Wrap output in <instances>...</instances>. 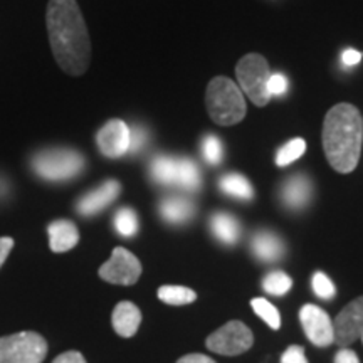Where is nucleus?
<instances>
[{
	"mask_svg": "<svg viewBox=\"0 0 363 363\" xmlns=\"http://www.w3.org/2000/svg\"><path fill=\"white\" fill-rule=\"evenodd\" d=\"M111 323L120 337L131 338L138 331L140 323H142V311L133 303L121 301L118 303L115 311H113Z\"/></svg>",
	"mask_w": 363,
	"mask_h": 363,
	"instance_id": "obj_15",
	"label": "nucleus"
},
{
	"mask_svg": "<svg viewBox=\"0 0 363 363\" xmlns=\"http://www.w3.org/2000/svg\"><path fill=\"white\" fill-rule=\"evenodd\" d=\"M48 355V342L34 331L0 338V363H43Z\"/></svg>",
	"mask_w": 363,
	"mask_h": 363,
	"instance_id": "obj_7",
	"label": "nucleus"
},
{
	"mask_svg": "<svg viewBox=\"0 0 363 363\" xmlns=\"http://www.w3.org/2000/svg\"><path fill=\"white\" fill-rule=\"evenodd\" d=\"M360 61H362V52L355 51V49H347V51L342 54V62L348 67L357 66Z\"/></svg>",
	"mask_w": 363,
	"mask_h": 363,
	"instance_id": "obj_32",
	"label": "nucleus"
},
{
	"mask_svg": "<svg viewBox=\"0 0 363 363\" xmlns=\"http://www.w3.org/2000/svg\"><path fill=\"white\" fill-rule=\"evenodd\" d=\"M177 363H216V360L207 355H201V353H192V355L182 357Z\"/></svg>",
	"mask_w": 363,
	"mask_h": 363,
	"instance_id": "obj_35",
	"label": "nucleus"
},
{
	"mask_svg": "<svg viewBox=\"0 0 363 363\" xmlns=\"http://www.w3.org/2000/svg\"><path fill=\"white\" fill-rule=\"evenodd\" d=\"M160 216L169 224H185L195 216V206L185 197L163 199L160 203Z\"/></svg>",
	"mask_w": 363,
	"mask_h": 363,
	"instance_id": "obj_18",
	"label": "nucleus"
},
{
	"mask_svg": "<svg viewBox=\"0 0 363 363\" xmlns=\"http://www.w3.org/2000/svg\"><path fill=\"white\" fill-rule=\"evenodd\" d=\"M99 152L108 158H120L130 150V126L123 120H110L96 133Z\"/></svg>",
	"mask_w": 363,
	"mask_h": 363,
	"instance_id": "obj_12",
	"label": "nucleus"
},
{
	"mask_svg": "<svg viewBox=\"0 0 363 363\" xmlns=\"http://www.w3.org/2000/svg\"><path fill=\"white\" fill-rule=\"evenodd\" d=\"M299 320H301L303 330H305L308 340L313 345L325 348L335 343L333 321H331L328 313L321 310L320 306L305 305L299 311Z\"/></svg>",
	"mask_w": 363,
	"mask_h": 363,
	"instance_id": "obj_10",
	"label": "nucleus"
},
{
	"mask_svg": "<svg viewBox=\"0 0 363 363\" xmlns=\"http://www.w3.org/2000/svg\"><path fill=\"white\" fill-rule=\"evenodd\" d=\"M335 363H360V360H358L355 352L343 348V350H340L337 353V357H335Z\"/></svg>",
	"mask_w": 363,
	"mask_h": 363,
	"instance_id": "obj_33",
	"label": "nucleus"
},
{
	"mask_svg": "<svg viewBox=\"0 0 363 363\" xmlns=\"http://www.w3.org/2000/svg\"><path fill=\"white\" fill-rule=\"evenodd\" d=\"M219 189L230 197L240 199V201H251L254 197V189L246 177L240 174H225L220 177Z\"/></svg>",
	"mask_w": 363,
	"mask_h": 363,
	"instance_id": "obj_20",
	"label": "nucleus"
},
{
	"mask_svg": "<svg viewBox=\"0 0 363 363\" xmlns=\"http://www.w3.org/2000/svg\"><path fill=\"white\" fill-rule=\"evenodd\" d=\"M211 230L222 244L233 246L239 240L240 225L234 216L225 214V212H217L211 217Z\"/></svg>",
	"mask_w": 363,
	"mask_h": 363,
	"instance_id": "obj_19",
	"label": "nucleus"
},
{
	"mask_svg": "<svg viewBox=\"0 0 363 363\" xmlns=\"http://www.w3.org/2000/svg\"><path fill=\"white\" fill-rule=\"evenodd\" d=\"M206 106L211 120L219 126H234L247 115L244 93L238 83L225 76L211 79L206 91Z\"/></svg>",
	"mask_w": 363,
	"mask_h": 363,
	"instance_id": "obj_3",
	"label": "nucleus"
},
{
	"mask_svg": "<svg viewBox=\"0 0 363 363\" xmlns=\"http://www.w3.org/2000/svg\"><path fill=\"white\" fill-rule=\"evenodd\" d=\"M150 175L160 185H170L182 190L195 192L201 189L202 177L199 167L190 158H177L162 155L150 165Z\"/></svg>",
	"mask_w": 363,
	"mask_h": 363,
	"instance_id": "obj_5",
	"label": "nucleus"
},
{
	"mask_svg": "<svg viewBox=\"0 0 363 363\" xmlns=\"http://www.w3.org/2000/svg\"><path fill=\"white\" fill-rule=\"evenodd\" d=\"M45 26L57 66L69 76H83L91 65V39L78 2L49 0Z\"/></svg>",
	"mask_w": 363,
	"mask_h": 363,
	"instance_id": "obj_1",
	"label": "nucleus"
},
{
	"mask_svg": "<svg viewBox=\"0 0 363 363\" xmlns=\"http://www.w3.org/2000/svg\"><path fill=\"white\" fill-rule=\"evenodd\" d=\"M235 76H238L240 91L246 93L247 98L256 106H267V103L272 98L269 93L271 69L269 62L266 61L264 56L257 52H251L240 57L238 66H235Z\"/></svg>",
	"mask_w": 363,
	"mask_h": 363,
	"instance_id": "obj_4",
	"label": "nucleus"
},
{
	"mask_svg": "<svg viewBox=\"0 0 363 363\" xmlns=\"http://www.w3.org/2000/svg\"><path fill=\"white\" fill-rule=\"evenodd\" d=\"M33 169L45 180H69L83 172L84 158L71 148L44 150L33 158Z\"/></svg>",
	"mask_w": 363,
	"mask_h": 363,
	"instance_id": "obj_6",
	"label": "nucleus"
},
{
	"mask_svg": "<svg viewBox=\"0 0 363 363\" xmlns=\"http://www.w3.org/2000/svg\"><path fill=\"white\" fill-rule=\"evenodd\" d=\"M335 343L338 347H348L355 343L363 333V296L353 299L340 311L333 321Z\"/></svg>",
	"mask_w": 363,
	"mask_h": 363,
	"instance_id": "obj_11",
	"label": "nucleus"
},
{
	"mask_svg": "<svg viewBox=\"0 0 363 363\" xmlns=\"http://www.w3.org/2000/svg\"><path fill=\"white\" fill-rule=\"evenodd\" d=\"M251 306H252L254 313H256L259 318H262V320H264L272 330H279V326H281L279 311L276 310V306H272L267 299L254 298L251 301Z\"/></svg>",
	"mask_w": 363,
	"mask_h": 363,
	"instance_id": "obj_25",
	"label": "nucleus"
},
{
	"mask_svg": "<svg viewBox=\"0 0 363 363\" xmlns=\"http://www.w3.org/2000/svg\"><path fill=\"white\" fill-rule=\"evenodd\" d=\"M311 283H313V291L316 293L318 298L331 299L335 294H337V288H335V284L331 283V279L325 274V272L318 271L316 274L313 276Z\"/></svg>",
	"mask_w": 363,
	"mask_h": 363,
	"instance_id": "obj_27",
	"label": "nucleus"
},
{
	"mask_svg": "<svg viewBox=\"0 0 363 363\" xmlns=\"http://www.w3.org/2000/svg\"><path fill=\"white\" fill-rule=\"evenodd\" d=\"M313 197V184L306 175L298 174L289 177L283 184L281 189V199L283 203L291 211H301L308 203L311 202Z\"/></svg>",
	"mask_w": 363,
	"mask_h": 363,
	"instance_id": "obj_14",
	"label": "nucleus"
},
{
	"mask_svg": "<svg viewBox=\"0 0 363 363\" xmlns=\"http://www.w3.org/2000/svg\"><path fill=\"white\" fill-rule=\"evenodd\" d=\"M202 155L211 165H219L222 162V155H224L220 138H217L216 135H207L202 142Z\"/></svg>",
	"mask_w": 363,
	"mask_h": 363,
	"instance_id": "obj_26",
	"label": "nucleus"
},
{
	"mask_svg": "<svg viewBox=\"0 0 363 363\" xmlns=\"http://www.w3.org/2000/svg\"><path fill=\"white\" fill-rule=\"evenodd\" d=\"M115 229L123 238H133L138 233V216L133 208H120L115 216Z\"/></svg>",
	"mask_w": 363,
	"mask_h": 363,
	"instance_id": "obj_23",
	"label": "nucleus"
},
{
	"mask_svg": "<svg viewBox=\"0 0 363 363\" xmlns=\"http://www.w3.org/2000/svg\"><path fill=\"white\" fill-rule=\"evenodd\" d=\"M52 363H86V360L79 352H66L61 353Z\"/></svg>",
	"mask_w": 363,
	"mask_h": 363,
	"instance_id": "obj_31",
	"label": "nucleus"
},
{
	"mask_svg": "<svg viewBox=\"0 0 363 363\" xmlns=\"http://www.w3.org/2000/svg\"><path fill=\"white\" fill-rule=\"evenodd\" d=\"M360 338H362V342H363V333H362V337H360Z\"/></svg>",
	"mask_w": 363,
	"mask_h": 363,
	"instance_id": "obj_36",
	"label": "nucleus"
},
{
	"mask_svg": "<svg viewBox=\"0 0 363 363\" xmlns=\"http://www.w3.org/2000/svg\"><path fill=\"white\" fill-rule=\"evenodd\" d=\"M305 152H306L305 140L294 138L278 150V153H276V165L278 167L291 165L294 160H298L299 157H303V153Z\"/></svg>",
	"mask_w": 363,
	"mask_h": 363,
	"instance_id": "obj_24",
	"label": "nucleus"
},
{
	"mask_svg": "<svg viewBox=\"0 0 363 363\" xmlns=\"http://www.w3.org/2000/svg\"><path fill=\"white\" fill-rule=\"evenodd\" d=\"M251 246L257 259L264 262L279 261L284 254V242L278 234L271 230H259L252 238Z\"/></svg>",
	"mask_w": 363,
	"mask_h": 363,
	"instance_id": "obj_17",
	"label": "nucleus"
},
{
	"mask_svg": "<svg viewBox=\"0 0 363 363\" xmlns=\"http://www.w3.org/2000/svg\"><path fill=\"white\" fill-rule=\"evenodd\" d=\"M148 142V133L142 126H135L133 130H130V150L131 153H138L140 150H143L145 145Z\"/></svg>",
	"mask_w": 363,
	"mask_h": 363,
	"instance_id": "obj_28",
	"label": "nucleus"
},
{
	"mask_svg": "<svg viewBox=\"0 0 363 363\" xmlns=\"http://www.w3.org/2000/svg\"><path fill=\"white\" fill-rule=\"evenodd\" d=\"M158 298L167 305L184 306L194 303L197 299V294H195L194 289L185 288V286H162L158 289Z\"/></svg>",
	"mask_w": 363,
	"mask_h": 363,
	"instance_id": "obj_21",
	"label": "nucleus"
},
{
	"mask_svg": "<svg viewBox=\"0 0 363 363\" xmlns=\"http://www.w3.org/2000/svg\"><path fill=\"white\" fill-rule=\"evenodd\" d=\"M99 276L111 284L131 286L142 276V264L128 249L115 247L110 259L99 267Z\"/></svg>",
	"mask_w": 363,
	"mask_h": 363,
	"instance_id": "obj_9",
	"label": "nucleus"
},
{
	"mask_svg": "<svg viewBox=\"0 0 363 363\" xmlns=\"http://www.w3.org/2000/svg\"><path fill=\"white\" fill-rule=\"evenodd\" d=\"M121 192L120 182L116 180H108L104 184L99 185L94 190H91L79 199L78 202V212L83 216H94L98 212H101L103 208H106L110 203L116 201V197Z\"/></svg>",
	"mask_w": 363,
	"mask_h": 363,
	"instance_id": "obj_13",
	"label": "nucleus"
},
{
	"mask_svg": "<svg viewBox=\"0 0 363 363\" xmlns=\"http://www.w3.org/2000/svg\"><path fill=\"white\" fill-rule=\"evenodd\" d=\"M286 89H288V79H286V76L281 74V72L271 74V79H269L271 96H283Z\"/></svg>",
	"mask_w": 363,
	"mask_h": 363,
	"instance_id": "obj_30",
	"label": "nucleus"
},
{
	"mask_svg": "<svg viewBox=\"0 0 363 363\" xmlns=\"http://www.w3.org/2000/svg\"><path fill=\"white\" fill-rule=\"evenodd\" d=\"M281 363H308L305 357V348L293 345L281 357Z\"/></svg>",
	"mask_w": 363,
	"mask_h": 363,
	"instance_id": "obj_29",
	"label": "nucleus"
},
{
	"mask_svg": "<svg viewBox=\"0 0 363 363\" xmlns=\"http://www.w3.org/2000/svg\"><path fill=\"white\" fill-rule=\"evenodd\" d=\"M13 247V239L12 238H0V267L6 262L9 252L12 251Z\"/></svg>",
	"mask_w": 363,
	"mask_h": 363,
	"instance_id": "obj_34",
	"label": "nucleus"
},
{
	"mask_svg": "<svg viewBox=\"0 0 363 363\" xmlns=\"http://www.w3.org/2000/svg\"><path fill=\"white\" fill-rule=\"evenodd\" d=\"M293 279L283 271H271L269 274L262 279V288L266 293L272 294V296H283L291 289Z\"/></svg>",
	"mask_w": 363,
	"mask_h": 363,
	"instance_id": "obj_22",
	"label": "nucleus"
},
{
	"mask_svg": "<svg viewBox=\"0 0 363 363\" xmlns=\"http://www.w3.org/2000/svg\"><path fill=\"white\" fill-rule=\"evenodd\" d=\"M207 348L225 357H235L252 347V331L242 321H229L207 338Z\"/></svg>",
	"mask_w": 363,
	"mask_h": 363,
	"instance_id": "obj_8",
	"label": "nucleus"
},
{
	"mask_svg": "<svg viewBox=\"0 0 363 363\" xmlns=\"http://www.w3.org/2000/svg\"><path fill=\"white\" fill-rule=\"evenodd\" d=\"M321 140L331 169L338 174L355 170L363 143V118L358 108L350 103L335 104L325 116Z\"/></svg>",
	"mask_w": 363,
	"mask_h": 363,
	"instance_id": "obj_2",
	"label": "nucleus"
},
{
	"mask_svg": "<svg viewBox=\"0 0 363 363\" xmlns=\"http://www.w3.org/2000/svg\"><path fill=\"white\" fill-rule=\"evenodd\" d=\"M49 233V247L52 252L71 251L79 242V230L74 222L61 219L52 222L48 229Z\"/></svg>",
	"mask_w": 363,
	"mask_h": 363,
	"instance_id": "obj_16",
	"label": "nucleus"
}]
</instances>
